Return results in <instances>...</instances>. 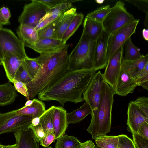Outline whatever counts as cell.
Segmentation results:
<instances>
[{"label": "cell", "mask_w": 148, "mask_h": 148, "mask_svg": "<svg viewBox=\"0 0 148 148\" xmlns=\"http://www.w3.org/2000/svg\"><path fill=\"white\" fill-rule=\"evenodd\" d=\"M97 71L94 69L69 71L52 85L38 93L41 100L58 101L64 106L71 102L77 103L84 101L82 95Z\"/></svg>", "instance_id": "obj_1"}, {"label": "cell", "mask_w": 148, "mask_h": 148, "mask_svg": "<svg viewBox=\"0 0 148 148\" xmlns=\"http://www.w3.org/2000/svg\"><path fill=\"white\" fill-rule=\"evenodd\" d=\"M69 46V44H66L57 51L40 54L35 58L40 66L35 77L26 84L28 94L26 99L27 100L34 98L69 71V60L68 49Z\"/></svg>", "instance_id": "obj_2"}, {"label": "cell", "mask_w": 148, "mask_h": 148, "mask_svg": "<svg viewBox=\"0 0 148 148\" xmlns=\"http://www.w3.org/2000/svg\"><path fill=\"white\" fill-rule=\"evenodd\" d=\"M114 95L112 89L104 80L97 110L91 114L90 124L87 129L91 134L92 139H95L98 136L106 135L111 130Z\"/></svg>", "instance_id": "obj_3"}, {"label": "cell", "mask_w": 148, "mask_h": 148, "mask_svg": "<svg viewBox=\"0 0 148 148\" xmlns=\"http://www.w3.org/2000/svg\"><path fill=\"white\" fill-rule=\"evenodd\" d=\"M95 42L83 31L78 42L69 55V71L94 69Z\"/></svg>", "instance_id": "obj_4"}, {"label": "cell", "mask_w": 148, "mask_h": 148, "mask_svg": "<svg viewBox=\"0 0 148 148\" xmlns=\"http://www.w3.org/2000/svg\"><path fill=\"white\" fill-rule=\"evenodd\" d=\"M135 19L122 1H117L103 22L104 30L109 35Z\"/></svg>", "instance_id": "obj_5"}, {"label": "cell", "mask_w": 148, "mask_h": 148, "mask_svg": "<svg viewBox=\"0 0 148 148\" xmlns=\"http://www.w3.org/2000/svg\"><path fill=\"white\" fill-rule=\"evenodd\" d=\"M16 110L0 113V134L14 132L27 128L31 124L32 117L18 114Z\"/></svg>", "instance_id": "obj_6"}, {"label": "cell", "mask_w": 148, "mask_h": 148, "mask_svg": "<svg viewBox=\"0 0 148 148\" xmlns=\"http://www.w3.org/2000/svg\"><path fill=\"white\" fill-rule=\"evenodd\" d=\"M7 52L11 53L24 59L28 57L24 45L18 38L10 29L2 28L0 29L1 58Z\"/></svg>", "instance_id": "obj_7"}, {"label": "cell", "mask_w": 148, "mask_h": 148, "mask_svg": "<svg viewBox=\"0 0 148 148\" xmlns=\"http://www.w3.org/2000/svg\"><path fill=\"white\" fill-rule=\"evenodd\" d=\"M139 19H134L109 36L107 44L108 60L116 51L135 33Z\"/></svg>", "instance_id": "obj_8"}, {"label": "cell", "mask_w": 148, "mask_h": 148, "mask_svg": "<svg viewBox=\"0 0 148 148\" xmlns=\"http://www.w3.org/2000/svg\"><path fill=\"white\" fill-rule=\"evenodd\" d=\"M49 8L37 0H32L25 4L18 18L20 25H27L35 28L46 14Z\"/></svg>", "instance_id": "obj_9"}, {"label": "cell", "mask_w": 148, "mask_h": 148, "mask_svg": "<svg viewBox=\"0 0 148 148\" xmlns=\"http://www.w3.org/2000/svg\"><path fill=\"white\" fill-rule=\"evenodd\" d=\"M104 80L103 74L100 71H98L94 74L83 94V99L90 106L92 114L97 110L101 99L102 86Z\"/></svg>", "instance_id": "obj_10"}, {"label": "cell", "mask_w": 148, "mask_h": 148, "mask_svg": "<svg viewBox=\"0 0 148 148\" xmlns=\"http://www.w3.org/2000/svg\"><path fill=\"white\" fill-rule=\"evenodd\" d=\"M124 44L108 60L105 71L103 74L104 81L110 86L112 91L115 88L117 79L122 70Z\"/></svg>", "instance_id": "obj_11"}, {"label": "cell", "mask_w": 148, "mask_h": 148, "mask_svg": "<svg viewBox=\"0 0 148 148\" xmlns=\"http://www.w3.org/2000/svg\"><path fill=\"white\" fill-rule=\"evenodd\" d=\"M109 35L104 30L96 40L94 53V68L96 71L106 68L108 63L107 47Z\"/></svg>", "instance_id": "obj_12"}, {"label": "cell", "mask_w": 148, "mask_h": 148, "mask_svg": "<svg viewBox=\"0 0 148 148\" xmlns=\"http://www.w3.org/2000/svg\"><path fill=\"white\" fill-rule=\"evenodd\" d=\"M145 122H148V117L140 110L134 101H130L127 110V130L132 134L137 133L140 126Z\"/></svg>", "instance_id": "obj_13"}, {"label": "cell", "mask_w": 148, "mask_h": 148, "mask_svg": "<svg viewBox=\"0 0 148 148\" xmlns=\"http://www.w3.org/2000/svg\"><path fill=\"white\" fill-rule=\"evenodd\" d=\"M137 86L135 79L122 69L112 92L114 94L126 96L129 93H132Z\"/></svg>", "instance_id": "obj_14"}, {"label": "cell", "mask_w": 148, "mask_h": 148, "mask_svg": "<svg viewBox=\"0 0 148 148\" xmlns=\"http://www.w3.org/2000/svg\"><path fill=\"white\" fill-rule=\"evenodd\" d=\"M1 59L9 82L13 83L16 73L24 59L11 53L7 52L2 57Z\"/></svg>", "instance_id": "obj_15"}, {"label": "cell", "mask_w": 148, "mask_h": 148, "mask_svg": "<svg viewBox=\"0 0 148 148\" xmlns=\"http://www.w3.org/2000/svg\"><path fill=\"white\" fill-rule=\"evenodd\" d=\"M67 111L63 107L56 106L53 117V125L55 139L64 135L68 126Z\"/></svg>", "instance_id": "obj_16"}, {"label": "cell", "mask_w": 148, "mask_h": 148, "mask_svg": "<svg viewBox=\"0 0 148 148\" xmlns=\"http://www.w3.org/2000/svg\"><path fill=\"white\" fill-rule=\"evenodd\" d=\"M72 6L71 3H64L54 8L49 9L45 15L40 20L35 27L37 31L53 22Z\"/></svg>", "instance_id": "obj_17"}, {"label": "cell", "mask_w": 148, "mask_h": 148, "mask_svg": "<svg viewBox=\"0 0 148 148\" xmlns=\"http://www.w3.org/2000/svg\"><path fill=\"white\" fill-rule=\"evenodd\" d=\"M66 44L62 40L53 39L39 40L30 48L40 54L49 53L58 50Z\"/></svg>", "instance_id": "obj_18"}, {"label": "cell", "mask_w": 148, "mask_h": 148, "mask_svg": "<svg viewBox=\"0 0 148 148\" xmlns=\"http://www.w3.org/2000/svg\"><path fill=\"white\" fill-rule=\"evenodd\" d=\"M18 37L24 46L30 48L34 46L39 40L37 31L35 28L21 24L17 30Z\"/></svg>", "instance_id": "obj_19"}, {"label": "cell", "mask_w": 148, "mask_h": 148, "mask_svg": "<svg viewBox=\"0 0 148 148\" xmlns=\"http://www.w3.org/2000/svg\"><path fill=\"white\" fill-rule=\"evenodd\" d=\"M76 14V8H71L55 20L57 39L62 40L64 33Z\"/></svg>", "instance_id": "obj_20"}, {"label": "cell", "mask_w": 148, "mask_h": 148, "mask_svg": "<svg viewBox=\"0 0 148 148\" xmlns=\"http://www.w3.org/2000/svg\"><path fill=\"white\" fill-rule=\"evenodd\" d=\"M148 63V54L144 55L141 58L134 60H123L122 69L132 77L135 78L138 73Z\"/></svg>", "instance_id": "obj_21"}, {"label": "cell", "mask_w": 148, "mask_h": 148, "mask_svg": "<svg viewBox=\"0 0 148 148\" xmlns=\"http://www.w3.org/2000/svg\"><path fill=\"white\" fill-rule=\"evenodd\" d=\"M33 103L29 106H24L17 109L16 113L21 115H28L33 118L39 117L45 111V106L41 101L36 98L32 99Z\"/></svg>", "instance_id": "obj_22"}, {"label": "cell", "mask_w": 148, "mask_h": 148, "mask_svg": "<svg viewBox=\"0 0 148 148\" xmlns=\"http://www.w3.org/2000/svg\"><path fill=\"white\" fill-rule=\"evenodd\" d=\"M83 27V31L93 41H96L104 31L102 23L86 17L84 20Z\"/></svg>", "instance_id": "obj_23"}, {"label": "cell", "mask_w": 148, "mask_h": 148, "mask_svg": "<svg viewBox=\"0 0 148 148\" xmlns=\"http://www.w3.org/2000/svg\"><path fill=\"white\" fill-rule=\"evenodd\" d=\"M17 96L16 90L11 82L0 85V106L12 104Z\"/></svg>", "instance_id": "obj_24"}, {"label": "cell", "mask_w": 148, "mask_h": 148, "mask_svg": "<svg viewBox=\"0 0 148 148\" xmlns=\"http://www.w3.org/2000/svg\"><path fill=\"white\" fill-rule=\"evenodd\" d=\"M92 111L89 105L86 102L79 108L67 114V123L75 124L80 122L87 116L91 114Z\"/></svg>", "instance_id": "obj_25"}, {"label": "cell", "mask_w": 148, "mask_h": 148, "mask_svg": "<svg viewBox=\"0 0 148 148\" xmlns=\"http://www.w3.org/2000/svg\"><path fill=\"white\" fill-rule=\"evenodd\" d=\"M124 50L125 51V56L123 59L126 61H133L141 58L143 55L140 52V49L132 43L131 38H129L125 43Z\"/></svg>", "instance_id": "obj_26"}, {"label": "cell", "mask_w": 148, "mask_h": 148, "mask_svg": "<svg viewBox=\"0 0 148 148\" xmlns=\"http://www.w3.org/2000/svg\"><path fill=\"white\" fill-rule=\"evenodd\" d=\"M55 106H53L45 110L39 117L40 123L44 128L45 135L54 132L53 125V117Z\"/></svg>", "instance_id": "obj_27"}, {"label": "cell", "mask_w": 148, "mask_h": 148, "mask_svg": "<svg viewBox=\"0 0 148 148\" xmlns=\"http://www.w3.org/2000/svg\"><path fill=\"white\" fill-rule=\"evenodd\" d=\"M81 142L74 136L64 135L57 139L55 148H79Z\"/></svg>", "instance_id": "obj_28"}, {"label": "cell", "mask_w": 148, "mask_h": 148, "mask_svg": "<svg viewBox=\"0 0 148 148\" xmlns=\"http://www.w3.org/2000/svg\"><path fill=\"white\" fill-rule=\"evenodd\" d=\"M84 17L82 13L76 14L64 33L62 40L65 43L81 24Z\"/></svg>", "instance_id": "obj_29"}, {"label": "cell", "mask_w": 148, "mask_h": 148, "mask_svg": "<svg viewBox=\"0 0 148 148\" xmlns=\"http://www.w3.org/2000/svg\"><path fill=\"white\" fill-rule=\"evenodd\" d=\"M96 143L101 148H118L119 136L104 135L96 137Z\"/></svg>", "instance_id": "obj_30"}, {"label": "cell", "mask_w": 148, "mask_h": 148, "mask_svg": "<svg viewBox=\"0 0 148 148\" xmlns=\"http://www.w3.org/2000/svg\"><path fill=\"white\" fill-rule=\"evenodd\" d=\"M111 8L112 7L109 5L99 7L95 10L87 14L86 17L103 23Z\"/></svg>", "instance_id": "obj_31"}, {"label": "cell", "mask_w": 148, "mask_h": 148, "mask_svg": "<svg viewBox=\"0 0 148 148\" xmlns=\"http://www.w3.org/2000/svg\"><path fill=\"white\" fill-rule=\"evenodd\" d=\"M56 31L55 21L37 31L39 40L44 39H56Z\"/></svg>", "instance_id": "obj_32"}, {"label": "cell", "mask_w": 148, "mask_h": 148, "mask_svg": "<svg viewBox=\"0 0 148 148\" xmlns=\"http://www.w3.org/2000/svg\"><path fill=\"white\" fill-rule=\"evenodd\" d=\"M22 65L32 79L35 77L40 66L35 58L28 57L24 59Z\"/></svg>", "instance_id": "obj_33"}, {"label": "cell", "mask_w": 148, "mask_h": 148, "mask_svg": "<svg viewBox=\"0 0 148 148\" xmlns=\"http://www.w3.org/2000/svg\"><path fill=\"white\" fill-rule=\"evenodd\" d=\"M135 79L137 86L148 90V63L138 73Z\"/></svg>", "instance_id": "obj_34"}, {"label": "cell", "mask_w": 148, "mask_h": 148, "mask_svg": "<svg viewBox=\"0 0 148 148\" xmlns=\"http://www.w3.org/2000/svg\"><path fill=\"white\" fill-rule=\"evenodd\" d=\"M32 79L21 64L16 73L14 80L19 81L27 84L31 82Z\"/></svg>", "instance_id": "obj_35"}, {"label": "cell", "mask_w": 148, "mask_h": 148, "mask_svg": "<svg viewBox=\"0 0 148 148\" xmlns=\"http://www.w3.org/2000/svg\"><path fill=\"white\" fill-rule=\"evenodd\" d=\"M134 101L140 110L148 117V98L144 96L139 97Z\"/></svg>", "instance_id": "obj_36"}, {"label": "cell", "mask_w": 148, "mask_h": 148, "mask_svg": "<svg viewBox=\"0 0 148 148\" xmlns=\"http://www.w3.org/2000/svg\"><path fill=\"white\" fill-rule=\"evenodd\" d=\"M118 148H136L133 140L124 134L118 135Z\"/></svg>", "instance_id": "obj_37"}, {"label": "cell", "mask_w": 148, "mask_h": 148, "mask_svg": "<svg viewBox=\"0 0 148 148\" xmlns=\"http://www.w3.org/2000/svg\"><path fill=\"white\" fill-rule=\"evenodd\" d=\"M133 141L136 148H148V139L134 133L132 134Z\"/></svg>", "instance_id": "obj_38"}, {"label": "cell", "mask_w": 148, "mask_h": 148, "mask_svg": "<svg viewBox=\"0 0 148 148\" xmlns=\"http://www.w3.org/2000/svg\"><path fill=\"white\" fill-rule=\"evenodd\" d=\"M28 128L32 130L37 142H39L45 135L44 128L40 123L35 126H32L30 125Z\"/></svg>", "instance_id": "obj_39"}, {"label": "cell", "mask_w": 148, "mask_h": 148, "mask_svg": "<svg viewBox=\"0 0 148 148\" xmlns=\"http://www.w3.org/2000/svg\"><path fill=\"white\" fill-rule=\"evenodd\" d=\"M38 1L46 6L49 9H51L55 8L58 5L62 3L69 2L72 3L78 0H37Z\"/></svg>", "instance_id": "obj_40"}, {"label": "cell", "mask_w": 148, "mask_h": 148, "mask_svg": "<svg viewBox=\"0 0 148 148\" xmlns=\"http://www.w3.org/2000/svg\"><path fill=\"white\" fill-rule=\"evenodd\" d=\"M126 1L137 7L148 15V0H127Z\"/></svg>", "instance_id": "obj_41"}, {"label": "cell", "mask_w": 148, "mask_h": 148, "mask_svg": "<svg viewBox=\"0 0 148 148\" xmlns=\"http://www.w3.org/2000/svg\"><path fill=\"white\" fill-rule=\"evenodd\" d=\"M13 83L16 90L26 97L27 99L28 94L26 84L15 80H14Z\"/></svg>", "instance_id": "obj_42"}, {"label": "cell", "mask_w": 148, "mask_h": 148, "mask_svg": "<svg viewBox=\"0 0 148 148\" xmlns=\"http://www.w3.org/2000/svg\"><path fill=\"white\" fill-rule=\"evenodd\" d=\"M55 139L54 133V132H51L45 135L39 142L41 145L47 147L54 141Z\"/></svg>", "instance_id": "obj_43"}, {"label": "cell", "mask_w": 148, "mask_h": 148, "mask_svg": "<svg viewBox=\"0 0 148 148\" xmlns=\"http://www.w3.org/2000/svg\"><path fill=\"white\" fill-rule=\"evenodd\" d=\"M136 133L138 135L148 139V122H145L142 124Z\"/></svg>", "instance_id": "obj_44"}, {"label": "cell", "mask_w": 148, "mask_h": 148, "mask_svg": "<svg viewBox=\"0 0 148 148\" xmlns=\"http://www.w3.org/2000/svg\"><path fill=\"white\" fill-rule=\"evenodd\" d=\"M0 14L3 19L6 21H9L11 17V13L9 9L6 7H3L0 9Z\"/></svg>", "instance_id": "obj_45"}, {"label": "cell", "mask_w": 148, "mask_h": 148, "mask_svg": "<svg viewBox=\"0 0 148 148\" xmlns=\"http://www.w3.org/2000/svg\"><path fill=\"white\" fill-rule=\"evenodd\" d=\"M94 143L91 140H87L81 143L79 148H95Z\"/></svg>", "instance_id": "obj_46"}, {"label": "cell", "mask_w": 148, "mask_h": 148, "mask_svg": "<svg viewBox=\"0 0 148 148\" xmlns=\"http://www.w3.org/2000/svg\"><path fill=\"white\" fill-rule=\"evenodd\" d=\"M39 118L35 117L32 118L31 121V123L30 125L32 126H35L39 124Z\"/></svg>", "instance_id": "obj_47"}, {"label": "cell", "mask_w": 148, "mask_h": 148, "mask_svg": "<svg viewBox=\"0 0 148 148\" xmlns=\"http://www.w3.org/2000/svg\"><path fill=\"white\" fill-rule=\"evenodd\" d=\"M143 37L145 40H148V29L145 28L143 29L142 31Z\"/></svg>", "instance_id": "obj_48"}, {"label": "cell", "mask_w": 148, "mask_h": 148, "mask_svg": "<svg viewBox=\"0 0 148 148\" xmlns=\"http://www.w3.org/2000/svg\"><path fill=\"white\" fill-rule=\"evenodd\" d=\"M10 23L9 21H6L4 20L0 14V24L3 25H9Z\"/></svg>", "instance_id": "obj_49"}, {"label": "cell", "mask_w": 148, "mask_h": 148, "mask_svg": "<svg viewBox=\"0 0 148 148\" xmlns=\"http://www.w3.org/2000/svg\"><path fill=\"white\" fill-rule=\"evenodd\" d=\"M33 103V100H27V101L26 102L25 104V106H29L31 105Z\"/></svg>", "instance_id": "obj_50"}, {"label": "cell", "mask_w": 148, "mask_h": 148, "mask_svg": "<svg viewBox=\"0 0 148 148\" xmlns=\"http://www.w3.org/2000/svg\"><path fill=\"white\" fill-rule=\"evenodd\" d=\"M5 148H16V144L12 145H8V146Z\"/></svg>", "instance_id": "obj_51"}, {"label": "cell", "mask_w": 148, "mask_h": 148, "mask_svg": "<svg viewBox=\"0 0 148 148\" xmlns=\"http://www.w3.org/2000/svg\"><path fill=\"white\" fill-rule=\"evenodd\" d=\"M104 0H96V2L99 4H101L102 3L103 1H104Z\"/></svg>", "instance_id": "obj_52"}, {"label": "cell", "mask_w": 148, "mask_h": 148, "mask_svg": "<svg viewBox=\"0 0 148 148\" xmlns=\"http://www.w3.org/2000/svg\"><path fill=\"white\" fill-rule=\"evenodd\" d=\"M8 145H5L1 144L0 143V148H5L8 146Z\"/></svg>", "instance_id": "obj_53"}, {"label": "cell", "mask_w": 148, "mask_h": 148, "mask_svg": "<svg viewBox=\"0 0 148 148\" xmlns=\"http://www.w3.org/2000/svg\"><path fill=\"white\" fill-rule=\"evenodd\" d=\"M0 65H2V60L1 58H0Z\"/></svg>", "instance_id": "obj_54"}, {"label": "cell", "mask_w": 148, "mask_h": 148, "mask_svg": "<svg viewBox=\"0 0 148 148\" xmlns=\"http://www.w3.org/2000/svg\"><path fill=\"white\" fill-rule=\"evenodd\" d=\"M2 28H3V25L1 24H0V29H2Z\"/></svg>", "instance_id": "obj_55"}, {"label": "cell", "mask_w": 148, "mask_h": 148, "mask_svg": "<svg viewBox=\"0 0 148 148\" xmlns=\"http://www.w3.org/2000/svg\"><path fill=\"white\" fill-rule=\"evenodd\" d=\"M46 148H53L51 146H49L47 147H46Z\"/></svg>", "instance_id": "obj_56"}, {"label": "cell", "mask_w": 148, "mask_h": 148, "mask_svg": "<svg viewBox=\"0 0 148 148\" xmlns=\"http://www.w3.org/2000/svg\"><path fill=\"white\" fill-rule=\"evenodd\" d=\"M95 148H101L97 146V145L95 146Z\"/></svg>", "instance_id": "obj_57"}, {"label": "cell", "mask_w": 148, "mask_h": 148, "mask_svg": "<svg viewBox=\"0 0 148 148\" xmlns=\"http://www.w3.org/2000/svg\"><path fill=\"white\" fill-rule=\"evenodd\" d=\"M0 58H1V56H0Z\"/></svg>", "instance_id": "obj_58"}]
</instances>
